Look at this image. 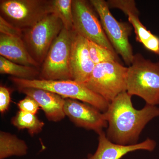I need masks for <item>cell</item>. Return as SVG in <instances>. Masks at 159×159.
Masks as SVG:
<instances>
[{
  "label": "cell",
  "instance_id": "4fadbf2b",
  "mask_svg": "<svg viewBox=\"0 0 159 159\" xmlns=\"http://www.w3.org/2000/svg\"><path fill=\"white\" fill-rule=\"evenodd\" d=\"M18 89L37 102L49 121L58 122L65 118L64 111L65 99L63 97L43 89L25 88Z\"/></svg>",
  "mask_w": 159,
  "mask_h": 159
},
{
  "label": "cell",
  "instance_id": "7402d4cb",
  "mask_svg": "<svg viewBox=\"0 0 159 159\" xmlns=\"http://www.w3.org/2000/svg\"><path fill=\"white\" fill-rule=\"evenodd\" d=\"M20 110L25 112L36 115L40 107L37 102L31 97L26 96L17 103Z\"/></svg>",
  "mask_w": 159,
  "mask_h": 159
},
{
  "label": "cell",
  "instance_id": "ac0fdd59",
  "mask_svg": "<svg viewBox=\"0 0 159 159\" xmlns=\"http://www.w3.org/2000/svg\"><path fill=\"white\" fill-rule=\"evenodd\" d=\"M73 0H53L51 2V13L56 14L61 20L64 28L73 31Z\"/></svg>",
  "mask_w": 159,
  "mask_h": 159
},
{
  "label": "cell",
  "instance_id": "7c38bea8",
  "mask_svg": "<svg viewBox=\"0 0 159 159\" xmlns=\"http://www.w3.org/2000/svg\"><path fill=\"white\" fill-rule=\"evenodd\" d=\"M98 134L99 143L96 152L85 159H120L129 152L137 150L152 151L156 146V142L149 139L135 145H119L110 141L103 131Z\"/></svg>",
  "mask_w": 159,
  "mask_h": 159
},
{
  "label": "cell",
  "instance_id": "603a6c76",
  "mask_svg": "<svg viewBox=\"0 0 159 159\" xmlns=\"http://www.w3.org/2000/svg\"><path fill=\"white\" fill-rule=\"evenodd\" d=\"M0 32L2 34L23 38L22 31L15 28L1 16H0Z\"/></svg>",
  "mask_w": 159,
  "mask_h": 159
},
{
  "label": "cell",
  "instance_id": "5bb4252c",
  "mask_svg": "<svg viewBox=\"0 0 159 159\" xmlns=\"http://www.w3.org/2000/svg\"><path fill=\"white\" fill-rule=\"evenodd\" d=\"M0 56L22 65L40 66L31 56L23 38L19 36L0 34Z\"/></svg>",
  "mask_w": 159,
  "mask_h": 159
},
{
  "label": "cell",
  "instance_id": "7a4b0ae2",
  "mask_svg": "<svg viewBox=\"0 0 159 159\" xmlns=\"http://www.w3.org/2000/svg\"><path fill=\"white\" fill-rule=\"evenodd\" d=\"M126 92L144 99L146 104H159V62H152L142 54L134 55L128 67Z\"/></svg>",
  "mask_w": 159,
  "mask_h": 159
},
{
  "label": "cell",
  "instance_id": "44dd1931",
  "mask_svg": "<svg viewBox=\"0 0 159 159\" xmlns=\"http://www.w3.org/2000/svg\"><path fill=\"white\" fill-rule=\"evenodd\" d=\"M107 3L109 8L120 9L125 15L129 13L140 15L135 2L134 0H109Z\"/></svg>",
  "mask_w": 159,
  "mask_h": 159
},
{
  "label": "cell",
  "instance_id": "ffe728a7",
  "mask_svg": "<svg viewBox=\"0 0 159 159\" xmlns=\"http://www.w3.org/2000/svg\"><path fill=\"white\" fill-rule=\"evenodd\" d=\"M139 15L129 13L127 16L129 23L133 27L134 30L137 41L143 44L154 34L142 24L139 20Z\"/></svg>",
  "mask_w": 159,
  "mask_h": 159
},
{
  "label": "cell",
  "instance_id": "2e32d148",
  "mask_svg": "<svg viewBox=\"0 0 159 159\" xmlns=\"http://www.w3.org/2000/svg\"><path fill=\"white\" fill-rule=\"evenodd\" d=\"M35 67L22 65L0 56V73L9 74L12 77L27 80L36 79L39 71Z\"/></svg>",
  "mask_w": 159,
  "mask_h": 159
},
{
  "label": "cell",
  "instance_id": "6da1fadb",
  "mask_svg": "<svg viewBox=\"0 0 159 159\" xmlns=\"http://www.w3.org/2000/svg\"><path fill=\"white\" fill-rule=\"evenodd\" d=\"M131 97L127 92L121 93L109 103L107 111L103 113L108 123L106 136L116 144H138L139 136L146 124L159 116V108L156 106L146 104L142 109H136Z\"/></svg>",
  "mask_w": 159,
  "mask_h": 159
},
{
  "label": "cell",
  "instance_id": "cb8c5ba5",
  "mask_svg": "<svg viewBox=\"0 0 159 159\" xmlns=\"http://www.w3.org/2000/svg\"><path fill=\"white\" fill-rule=\"evenodd\" d=\"M11 102L10 90L6 86H0V112L6 113L9 109Z\"/></svg>",
  "mask_w": 159,
  "mask_h": 159
},
{
  "label": "cell",
  "instance_id": "9c48e42d",
  "mask_svg": "<svg viewBox=\"0 0 159 159\" xmlns=\"http://www.w3.org/2000/svg\"><path fill=\"white\" fill-rule=\"evenodd\" d=\"M93 7L87 1L73 0V31L89 40L116 53Z\"/></svg>",
  "mask_w": 159,
  "mask_h": 159
},
{
  "label": "cell",
  "instance_id": "8fae6325",
  "mask_svg": "<svg viewBox=\"0 0 159 159\" xmlns=\"http://www.w3.org/2000/svg\"><path fill=\"white\" fill-rule=\"evenodd\" d=\"M95 66L90 57L88 40L74 31L70 57L72 80L84 83L92 74Z\"/></svg>",
  "mask_w": 159,
  "mask_h": 159
},
{
  "label": "cell",
  "instance_id": "8992f818",
  "mask_svg": "<svg viewBox=\"0 0 159 159\" xmlns=\"http://www.w3.org/2000/svg\"><path fill=\"white\" fill-rule=\"evenodd\" d=\"M51 2L44 0H1V16L23 31L51 13Z\"/></svg>",
  "mask_w": 159,
  "mask_h": 159
},
{
  "label": "cell",
  "instance_id": "52a82bcc",
  "mask_svg": "<svg viewBox=\"0 0 159 159\" xmlns=\"http://www.w3.org/2000/svg\"><path fill=\"white\" fill-rule=\"evenodd\" d=\"M73 34L74 31L63 28L43 63L39 79L72 80L70 57Z\"/></svg>",
  "mask_w": 159,
  "mask_h": 159
},
{
  "label": "cell",
  "instance_id": "e0dca14e",
  "mask_svg": "<svg viewBox=\"0 0 159 159\" xmlns=\"http://www.w3.org/2000/svg\"><path fill=\"white\" fill-rule=\"evenodd\" d=\"M11 122L19 130L27 129L31 137L40 133L45 125L44 122L40 120L36 115L20 111L11 118Z\"/></svg>",
  "mask_w": 159,
  "mask_h": 159
},
{
  "label": "cell",
  "instance_id": "30bf717a",
  "mask_svg": "<svg viewBox=\"0 0 159 159\" xmlns=\"http://www.w3.org/2000/svg\"><path fill=\"white\" fill-rule=\"evenodd\" d=\"M64 111L66 116L78 127L95 131L98 134L108 126L104 113L85 102L65 99Z\"/></svg>",
  "mask_w": 159,
  "mask_h": 159
},
{
  "label": "cell",
  "instance_id": "5b68a950",
  "mask_svg": "<svg viewBox=\"0 0 159 159\" xmlns=\"http://www.w3.org/2000/svg\"><path fill=\"white\" fill-rule=\"evenodd\" d=\"M90 3L98 13L103 30L115 51L126 64L130 66L134 55L129 40L132 26L129 23L118 21L104 0H91Z\"/></svg>",
  "mask_w": 159,
  "mask_h": 159
},
{
  "label": "cell",
  "instance_id": "3957f363",
  "mask_svg": "<svg viewBox=\"0 0 159 159\" xmlns=\"http://www.w3.org/2000/svg\"><path fill=\"white\" fill-rule=\"evenodd\" d=\"M9 79L18 89L33 88L43 89L60 95L65 99L82 101L104 113L109 103L102 97L83 84L73 80H27L11 77Z\"/></svg>",
  "mask_w": 159,
  "mask_h": 159
},
{
  "label": "cell",
  "instance_id": "d4e9b609",
  "mask_svg": "<svg viewBox=\"0 0 159 159\" xmlns=\"http://www.w3.org/2000/svg\"><path fill=\"white\" fill-rule=\"evenodd\" d=\"M143 45L148 51L153 52L154 54L159 55V37L154 34L143 44Z\"/></svg>",
  "mask_w": 159,
  "mask_h": 159
},
{
  "label": "cell",
  "instance_id": "ba28073f",
  "mask_svg": "<svg viewBox=\"0 0 159 159\" xmlns=\"http://www.w3.org/2000/svg\"><path fill=\"white\" fill-rule=\"evenodd\" d=\"M64 28L58 16L51 13L23 31V40L32 57L43 64L51 45Z\"/></svg>",
  "mask_w": 159,
  "mask_h": 159
},
{
  "label": "cell",
  "instance_id": "277c9868",
  "mask_svg": "<svg viewBox=\"0 0 159 159\" xmlns=\"http://www.w3.org/2000/svg\"><path fill=\"white\" fill-rule=\"evenodd\" d=\"M128 67L119 61L96 65L88 79L82 84L110 103L120 93L126 92Z\"/></svg>",
  "mask_w": 159,
  "mask_h": 159
},
{
  "label": "cell",
  "instance_id": "9a60e30c",
  "mask_svg": "<svg viewBox=\"0 0 159 159\" xmlns=\"http://www.w3.org/2000/svg\"><path fill=\"white\" fill-rule=\"evenodd\" d=\"M28 150L29 147L24 140L10 133L0 131V159L25 156L28 154Z\"/></svg>",
  "mask_w": 159,
  "mask_h": 159
},
{
  "label": "cell",
  "instance_id": "d6986e66",
  "mask_svg": "<svg viewBox=\"0 0 159 159\" xmlns=\"http://www.w3.org/2000/svg\"><path fill=\"white\" fill-rule=\"evenodd\" d=\"M90 57L95 65L109 61H119L118 54L97 43L88 40Z\"/></svg>",
  "mask_w": 159,
  "mask_h": 159
}]
</instances>
